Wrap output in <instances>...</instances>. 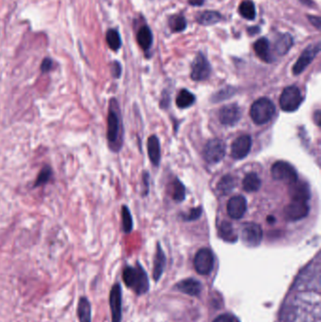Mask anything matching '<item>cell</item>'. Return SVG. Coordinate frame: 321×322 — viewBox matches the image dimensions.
<instances>
[{
  "label": "cell",
  "instance_id": "1",
  "mask_svg": "<svg viewBox=\"0 0 321 322\" xmlns=\"http://www.w3.org/2000/svg\"><path fill=\"white\" fill-rule=\"evenodd\" d=\"M107 143L113 152H119L123 145V124L119 105L116 99H111L107 114Z\"/></svg>",
  "mask_w": 321,
  "mask_h": 322
},
{
  "label": "cell",
  "instance_id": "2",
  "mask_svg": "<svg viewBox=\"0 0 321 322\" xmlns=\"http://www.w3.org/2000/svg\"><path fill=\"white\" fill-rule=\"evenodd\" d=\"M123 280L137 295L144 294L149 289L148 277L140 264L136 267H126L123 272Z\"/></svg>",
  "mask_w": 321,
  "mask_h": 322
},
{
  "label": "cell",
  "instance_id": "3",
  "mask_svg": "<svg viewBox=\"0 0 321 322\" xmlns=\"http://www.w3.org/2000/svg\"><path fill=\"white\" fill-rule=\"evenodd\" d=\"M275 106L267 97L257 99L250 107V115L253 122L257 125H263L273 118Z\"/></svg>",
  "mask_w": 321,
  "mask_h": 322
},
{
  "label": "cell",
  "instance_id": "4",
  "mask_svg": "<svg viewBox=\"0 0 321 322\" xmlns=\"http://www.w3.org/2000/svg\"><path fill=\"white\" fill-rule=\"evenodd\" d=\"M304 97L300 89L296 86H288L283 90L280 96V107L283 111H296L303 103Z\"/></svg>",
  "mask_w": 321,
  "mask_h": 322
},
{
  "label": "cell",
  "instance_id": "5",
  "mask_svg": "<svg viewBox=\"0 0 321 322\" xmlns=\"http://www.w3.org/2000/svg\"><path fill=\"white\" fill-rule=\"evenodd\" d=\"M271 175L275 180L291 185L297 181L296 169L286 161L275 162L271 167Z\"/></svg>",
  "mask_w": 321,
  "mask_h": 322
},
{
  "label": "cell",
  "instance_id": "6",
  "mask_svg": "<svg viewBox=\"0 0 321 322\" xmlns=\"http://www.w3.org/2000/svg\"><path fill=\"white\" fill-rule=\"evenodd\" d=\"M226 146L224 142L219 139H213L205 144L202 156L209 164H216L225 156Z\"/></svg>",
  "mask_w": 321,
  "mask_h": 322
},
{
  "label": "cell",
  "instance_id": "7",
  "mask_svg": "<svg viewBox=\"0 0 321 322\" xmlns=\"http://www.w3.org/2000/svg\"><path fill=\"white\" fill-rule=\"evenodd\" d=\"M194 268L199 274H209L214 268L213 252L208 248L198 250L194 257Z\"/></svg>",
  "mask_w": 321,
  "mask_h": 322
},
{
  "label": "cell",
  "instance_id": "8",
  "mask_svg": "<svg viewBox=\"0 0 321 322\" xmlns=\"http://www.w3.org/2000/svg\"><path fill=\"white\" fill-rule=\"evenodd\" d=\"M263 231L259 224L255 222H247L241 229V239L248 247H257L261 243Z\"/></svg>",
  "mask_w": 321,
  "mask_h": 322
},
{
  "label": "cell",
  "instance_id": "9",
  "mask_svg": "<svg viewBox=\"0 0 321 322\" xmlns=\"http://www.w3.org/2000/svg\"><path fill=\"white\" fill-rule=\"evenodd\" d=\"M210 74L211 66L209 60H207L203 54H198L191 66V79L194 81H203L210 77Z\"/></svg>",
  "mask_w": 321,
  "mask_h": 322
},
{
  "label": "cell",
  "instance_id": "10",
  "mask_svg": "<svg viewBox=\"0 0 321 322\" xmlns=\"http://www.w3.org/2000/svg\"><path fill=\"white\" fill-rule=\"evenodd\" d=\"M319 51H320V44L319 43L311 44L306 49H304V52L293 66V69H292L293 74L295 76L302 74L311 64V62L315 60L316 55L319 53Z\"/></svg>",
  "mask_w": 321,
  "mask_h": 322
},
{
  "label": "cell",
  "instance_id": "11",
  "mask_svg": "<svg viewBox=\"0 0 321 322\" xmlns=\"http://www.w3.org/2000/svg\"><path fill=\"white\" fill-rule=\"evenodd\" d=\"M309 204L304 201H294L286 205L284 210L285 218L287 221H297L303 220L309 214Z\"/></svg>",
  "mask_w": 321,
  "mask_h": 322
},
{
  "label": "cell",
  "instance_id": "12",
  "mask_svg": "<svg viewBox=\"0 0 321 322\" xmlns=\"http://www.w3.org/2000/svg\"><path fill=\"white\" fill-rule=\"evenodd\" d=\"M241 109L237 104H228L221 107L219 112L220 124L227 126H233L238 124L241 119Z\"/></svg>",
  "mask_w": 321,
  "mask_h": 322
},
{
  "label": "cell",
  "instance_id": "13",
  "mask_svg": "<svg viewBox=\"0 0 321 322\" xmlns=\"http://www.w3.org/2000/svg\"><path fill=\"white\" fill-rule=\"evenodd\" d=\"M251 137L250 135H241L237 137L231 146V155L235 159H243L250 153Z\"/></svg>",
  "mask_w": 321,
  "mask_h": 322
},
{
  "label": "cell",
  "instance_id": "14",
  "mask_svg": "<svg viewBox=\"0 0 321 322\" xmlns=\"http://www.w3.org/2000/svg\"><path fill=\"white\" fill-rule=\"evenodd\" d=\"M109 305L111 310L112 322L122 320V288L119 284L113 286L109 295Z\"/></svg>",
  "mask_w": 321,
  "mask_h": 322
},
{
  "label": "cell",
  "instance_id": "15",
  "mask_svg": "<svg viewBox=\"0 0 321 322\" xmlns=\"http://www.w3.org/2000/svg\"><path fill=\"white\" fill-rule=\"evenodd\" d=\"M247 210V200L242 195L233 196L227 203V213L234 219L239 220Z\"/></svg>",
  "mask_w": 321,
  "mask_h": 322
},
{
  "label": "cell",
  "instance_id": "16",
  "mask_svg": "<svg viewBox=\"0 0 321 322\" xmlns=\"http://www.w3.org/2000/svg\"><path fill=\"white\" fill-rule=\"evenodd\" d=\"M289 195L294 201L308 202L311 197L309 185L303 181H299L290 185Z\"/></svg>",
  "mask_w": 321,
  "mask_h": 322
},
{
  "label": "cell",
  "instance_id": "17",
  "mask_svg": "<svg viewBox=\"0 0 321 322\" xmlns=\"http://www.w3.org/2000/svg\"><path fill=\"white\" fill-rule=\"evenodd\" d=\"M147 150L150 160L153 165L158 166L161 158V143L158 137L152 135L147 141Z\"/></svg>",
  "mask_w": 321,
  "mask_h": 322
},
{
  "label": "cell",
  "instance_id": "18",
  "mask_svg": "<svg viewBox=\"0 0 321 322\" xmlns=\"http://www.w3.org/2000/svg\"><path fill=\"white\" fill-rule=\"evenodd\" d=\"M181 292L185 293L190 296H198L201 293L202 285L199 281L195 279H186V280L179 282L176 285Z\"/></svg>",
  "mask_w": 321,
  "mask_h": 322
},
{
  "label": "cell",
  "instance_id": "19",
  "mask_svg": "<svg viewBox=\"0 0 321 322\" xmlns=\"http://www.w3.org/2000/svg\"><path fill=\"white\" fill-rule=\"evenodd\" d=\"M165 266H166V257H165L164 251L161 249V245L158 243L157 248H156L154 268H153V278H154V280H159L161 275L164 271Z\"/></svg>",
  "mask_w": 321,
  "mask_h": 322
},
{
  "label": "cell",
  "instance_id": "20",
  "mask_svg": "<svg viewBox=\"0 0 321 322\" xmlns=\"http://www.w3.org/2000/svg\"><path fill=\"white\" fill-rule=\"evenodd\" d=\"M254 49L256 54L262 60L266 62H271L272 58L269 52V42L266 38H260L254 44Z\"/></svg>",
  "mask_w": 321,
  "mask_h": 322
},
{
  "label": "cell",
  "instance_id": "21",
  "mask_svg": "<svg viewBox=\"0 0 321 322\" xmlns=\"http://www.w3.org/2000/svg\"><path fill=\"white\" fill-rule=\"evenodd\" d=\"M218 234L220 239L226 242H236L238 240V235L235 232L232 223L228 221H222L218 229Z\"/></svg>",
  "mask_w": 321,
  "mask_h": 322
},
{
  "label": "cell",
  "instance_id": "22",
  "mask_svg": "<svg viewBox=\"0 0 321 322\" xmlns=\"http://www.w3.org/2000/svg\"><path fill=\"white\" fill-rule=\"evenodd\" d=\"M261 179L256 173H247L242 181V188L247 192H256L261 188Z\"/></svg>",
  "mask_w": 321,
  "mask_h": 322
},
{
  "label": "cell",
  "instance_id": "23",
  "mask_svg": "<svg viewBox=\"0 0 321 322\" xmlns=\"http://www.w3.org/2000/svg\"><path fill=\"white\" fill-rule=\"evenodd\" d=\"M236 186H237L236 178L233 175L226 174L219 181L217 185V191H219L221 195H228L229 193L232 192Z\"/></svg>",
  "mask_w": 321,
  "mask_h": 322
},
{
  "label": "cell",
  "instance_id": "24",
  "mask_svg": "<svg viewBox=\"0 0 321 322\" xmlns=\"http://www.w3.org/2000/svg\"><path fill=\"white\" fill-rule=\"evenodd\" d=\"M78 316L80 322H91V307L86 297L80 298L78 302Z\"/></svg>",
  "mask_w": 321,
  "mask_h": 322
},
{
  "label": "cell",
  "instance_id": "25",
  "mask_svg": "<svg viewBox=\"0 0 321 322\" xmlns=\"http://www.w3.org/2000/svg\"><path fill=\"white\" fill-rule=\"evenodd\" d=\"M137 40L143 50H148L153 43V33L147 26H143L137 31Z\"/></svg>",
  "mask_w": 321,
  "mask_h": 322
},
{
  "label": "cell",
  "instance_id": "26",
  "mask_svg": "<svg viewBox=\"0 0 321 322\" xmlns=\"http://www.w3.org/2000/svg\"><path fill=\"white\" fill-rule=\"evenodd\" d=\"M222 16L214 11H205L197 16V22L202 26H212L219 23Z\"/></svg>",
  "mask_w": 321,
  "mask_h": 322
},
{
  "label": "cell",
  "instance_id": "27",
  "mask_svg": "<svg viewBox=\"0 0 321 322\" xmlns=\"http://www.w3.org/2000/svg\"><path fill=\"white\" fill-rule=\"evenodd\" d=\"M293 45V38L289 34H283L280 36L275 42V50L279 55H285Z\"/></svg>",
  "mask_w": 321,
  "mask_h": 322
},
{
  "label": "cell",
  "instance_id": "28",
  "mask_svg": "<svg viewBox=\"0 0 321 322\" xmlns=\"http://www.w3.org/2000/svg\"><path fill=\"white\" fill-rule=\"evenodd\" d=\"M195 96L188 89H181L176 97V106L180 108H188L195 103Z\"/></svg>",
  "mask_w": 321,
  "mask_h": 322
},
{
  "label": "cell",
  "instance_id": "29",
  "mask_svg": "<svg viewBox=\"0 0 321 322\" xmlns=\"http://www.w3.org/2000/svg\"><path fill=\"white\" fill-rule=\"evenodd\" d=\"M239 13L247 20H255L256 18V7L250 0H245L239 6Z\"/></svg>",
  "mask_w": 321,
  "mask_h": 322
},
{
  "label": "cell",
  "instance_id": "30",
  "mask_svg": "<svg viewBox=\"0 0 321 322\" xmlns=\"http://www.w3.org/2000/svg\"><path fill=\"white\" fill-rule=\"evenodd\" d=\"M106 40H107V45L110 49H112L113 51L119 50L122 47V40H121L119 32L116 30H107Z\"/></svg>",
  "mask_w": 321,
  "mask_h": 322
},
{
  "label": "cell",
  "instance_id": "31",
  "mask_svg": "<svg viewBox=\"0 0 321 322\" xmlns=\"http://www.w3.org/2000/svg\"><path fill=\"white\" fill-rule=\"evenodd\" d=\"M173 199L175 202L181 203L184 201L186 197V188L183 183L177 178L173 181Z\"/></svg>",
  "mask_w": 321,
  "mask_h": 322
},
{
  "label": "cell",
  "instance_id": "32",
  "mask_svg": "<svg viewBox=\"0 0 321 322\" xmlns=\"http://www.w3.org/2000/svg\"><path fill=\"white\" fill-rule=\"evenodd\" d=\"M122 221L124 232L126 234L130 233L133 229V219L131 216L130 210L126 205H123L122 208Z\"/></svg>",
  "mask_w": 321,
  "mask_h": 322
},
{
  "label": "cell",
  "instance_id": "33",
  "mask_svg": "<svg viewBox=\"0 0 321 322\" xmlns=\"http://www.w3.org/2000/svg\"><path fill=\"white\" fill-rule=\"evenodd\" d=\"M52 175H53V171H52L51 167L44 166L42 168L40 173L38 174L35 183H34V187H41V186L45 185L48 181L51 179Z\"/></svg>",
  "mask_w": 321,
  "mask_h": 322
},
{
  "label": "cell",
  "instance_id": "34",
  "mask_svg": "<svg viewBox=\"0 0 321 322\" xmlns=\"http://www.w3.org/2000/svg\"><path fill=\"white\" fill-rule=\"evenodd\" d=\"M170 27L174 32L183 31L187 27V22L182 15H174L170 19Z\"/></svg>",
  "mask_w": 321,
  "mask_h": 322
},
{
  "label": "cell",
  "instance_id": "35",
  "mask_svg": "<svg viewBox=\"0 0 321 322\" xmlns=\"http://www.w3.org/2000/svg\"><path fill=\"white\" fill-rule=\"evenodd\" d=\"M235 94V89L233 88H226L224 89H221L219 93H217L214 96H213V101L214 102H220L224 99H227L229 97H231Z\"/></svg>",
  "mask_w": 321,
  "mask_h": 322
},
{
  "label": "cell",
  "instance_id": "36",
  "mask_svg": "<svg viewBox=\"0 0 321 322\" xmlns=\"http://www.w3.org/2000/svg\"><path fill=\"white\" fill-rule=\"evenodd\" d=\"M201 216H202V208L198 206V208H195V209H191L190 212H188L187 214L184 215L183 220L187 221H196Z\"/></svg>",
  "mask_w": 321,
  "mask_h": 322
},
{
  "label": "cell",
  "instance_id": "37",
  "mask_svg": "<svg viewBox=\"0 0 321 322\" xmlns=\"http://www.w3.org/2000/svg\"><path fill=\"white\" fill-rule=\"evenodd\" d=\"M52 67H53V61L51 59L47 58L42 60V65H41V70L42 73H48L52 69Z\"/></svg>",
  "mask_w": 321,
  "mask_h": 322
},
{
  "label": "cell",
  "instance_id": "38",
  "mask_svg": "<svg viewBox=\"0 0 321 322\" xmlns=\"http://www.w3.org/2000/svg\"><path fill=\"white\" fill-rule=\"evenodd\" d=\"M111 73H112V76L114 78H119L121 74H122V67L119 62L117 61H114L112 63V67H111Z\"/></svg>",
  "mask_w": 321,
  "mask_h": 322
},
{
  "label": "cell",
  "instance_id": "39",
  "mask_svg": "<svg viewBox=\"0 0 321 322\" xmlns=\"http://www.w3.org/2000/svg\"><path fill=\"white\" fill-rule=\"evenodd\" d=\"M213 322H234V318L228 314H223L216 317Z\"/></svg>",
  "mask_w": 321,
  "mask_h": 322
},
{
  "label": "cell",
  "instance_id": "40",
  "mask_svg": "<svg viewBox=\"0 0 321 322\" xmlns=\"http://www.w3.org/2000/svg\"><path fill=\"white\" fill-rule=\"evenodd\" d=\"M143 183H144V195H147L149 193V174L148 173H144L143 178Z\"/></svg>",
  "mask_w": 321,
  "mask_h": 322
},
{
  "label": "cell",
  "instance_id": "41",
  "mask_svg": "<svg viewBox=\"0 0 321 322\" xmlns=\"http://www.w3.org/2000/svg\"><path fill=\"white\" fill-rule=\"evenodd\" d=\"M310 22L315 26L316 29H320V18L315 17V16H309Z\"/></svg>",
  "mask_w": 321,
  "mask_h": 322
},
{
  "label": "cell",
  "instance_id": "42",
  "mask_svg": "<svg viewBox=\"0 0 321 322\" xmlns=\"http://www.w3.org/2000/svg\"><path fill=\"white\" fill-rule=\"evenodd\" d=\"M259 31L260 30L258 27H251V28H249V30H248V32L250 35H256Z\"/></svg>",
  "mask_w": 321,
  "mask_h": 322
},
{
  "label": "cell",
  "instance_id": "43",
  "mask_svg": "<svg viewBox=\"0 0 321 322\" xmlns=\"http://www.w3.org/2000/svg\"><path fill=\"white\" fill-rule=\"evenodd\" d=\"M189 2L191 5H193V6H201L203 4V0H190Z\"/></svg>",
  "mask_w": 321,
  "mask_h": 322
},
{
  "label": "cell",
  "instance_id": "44",
  "mask_svg": "<svg viewBox=\"0 0 321 322\" xmlns=\"http://www.w3.org/2000/svg\"><path fill=\"white\" fill-rule=\"evenodd\" d=\"M268 221H269L270 223H273L274 221H275V219H274L273 217L270 216V217H268Z\"/></svg>",
  "mask_w": 321,
  "mask_h": 322
}]
</instances>
